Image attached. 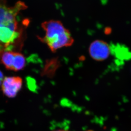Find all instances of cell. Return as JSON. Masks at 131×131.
I'll return each instance as SVG.
<instances>
[{
	"instance_id": "cell-1",
	"label": "cell",
	"mask_w": 131,
	"mask_h": 131,
	"mask_svg": "<svg viewBox=\"0 0 131 131\" xmlns=\"http://www.w3.org/2000/svg\"><path fill=\"white\" fill-rule=\"evenodd\" d=\"M42 27L45 32L43 38H40L41 41L48 46L52 52L63 47L72 46L74 39L68 29L58 20H50L42 24Z\"/></svg>"
},
{
	"instance_id": "cell-2",
	"label": "cell",
	"mask_w": 131,
	"mask_h": 131,
	"mask_svg": "<svg viewBox=\"0 0 131 131\" xmlns=\"http://www.w3.org/2000/svg\"><path fill=\"white\" fill-rule=\"evenodd\" d=\"M25 7V5L21 2L10 6L6 0H0V26L19 31L17 16L19 12Z\"/></svg>"
},
{
	"instance_id": "cell-3",
	"label": "cell",
	"mask_w": 131,
	"mask_h": 131,
	"mask_svg": "<svg viewBox=\"0 0 131 131\" xmlns=\"http://www.w3.org/2000/svg\"><path fill=\"white\" fill-rule=\"evenodd\" d=\"M1 62L6 69L18 71L24 68L26 59L21 53L8 50L2 53Z\"/></svg>"
},
{
	"instance_id": "cell-4",
	"label": "cell",
	"mask_w": 131,
	"mask_h": 131,
	"mask_svg": "<svg viewBox=\"0 0 131 131\" xmlns=\"http://www.w3.org/2000/svg\"><path fill=\"white\" fill-rule=\"evenodd\" d=\"M23 81L18 76L6 77L4 78L1 85L3 92L5 96L13 98L16 96L21 89Z\"/></svg>"
},
{
	"instance_id": "cell-5",
	"label": "cell",
	"mask_w": 131,
	"mask_h": 131,
	"mask_svg": "<svg viewBox=\"0 0 131 131\" xmlns=\"http://www.w3.org/2000/svg\"><path fill=\"white\" fill-rule=\"evenodd\" d=\"M89 52L93 59L103 61L106 59L110 56L111 49L107 43L103 40H96L90 44Z\"/></svg>"
},
{
	"instance_id": "cell-6",
	"label": "cell",
	"mask_w": 131,
	"mask_h": 131,
	"mask_svg": "<svg viewBox=\"0 0 131 131\" xmlns=\"http://www.w3.org/2000/svg\"><path fill=\"white\" fill-rule=\"evenodd\" d=\"M20 35V31L0 26V48L4 50L8 48L15 43Z\"/></svg>"
},
{
	"instance_id": "cell-7",
	"label": "cell",
	"mask_w": 131,
	"mask_h": 131,
	"mask_svg": "<svg viewBox=\"0 0 131 131\" xmlns=\"http://www.w3.org/2000/svg\"><path fill=\"white\" fill-rule=\"evenodd\" d=\"M4 78V77L3 74L2 72H1V71L0 70V86L2 85Z\"/></svg>"
},
{
	"instance_id": "cell-8",
	"label": "cell",
	"mask_w": 131,
	"mask_h": 131,
	"mask_svg": "<svg viewBox=\"0 0 131 131\" xmlns=\"http://www.w3.org/2000/svg\"><path fill=\"white\" fill-rule=\"evenodd\" d=\"M52 131H69L67 130H66V129H58L57 130H53Z\"/></svg>"
},
{
	"instance_id": "cell-9",
	"label": "cell",
	"mask_w": 131,
	"mask_h": 131,
	"mask_svg": "<svg viewBox=\"0 0 131 131\" xmlns=\"http://www.w3.org/2000/svg\"><path fill=\"white\" fill-rule=\"evenodd\" d=\"M93 131V130H88V131Z\"/></svg>"
}]
</instances>
